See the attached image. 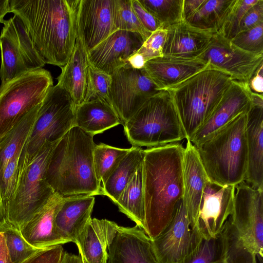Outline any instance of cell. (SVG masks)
Here are the masks:
<instances>
[{
	"label": "cell",
	"mask_w": 263,
	"mask_h": 263,
	"mask_svg": "<svg viewBox=\"0 0 263 263\" xmlns=\"http://www.w3.org/2000/svg\"><path fill=\"white\" fill-rule=\"evenodd\" d=\"M121 124L113 108L99 99L76 106L74 126L93 136Z\"/></svg>",
	"instance_id": "obj_28"
},
{
	"label": "cell",
	"mask_w": 263,
	"mask_h": 263,
	"mask_svg": "<svg viewBox=\"0 0 263 263\" xmlns=\"http://www.w3.org/2000/svg\"><path fill=\"white\" fill-rule=\"evenodd\" d=\"M61 263H82V261L79 255L64 251Z\"/></svg>",
	"instance_id": "obj_50"
},
{
	"label": "cell",
	"mask_w": 263,
	"mask_h": 263,
	"mask_svg": "<svg viewBox=\"0 0 263 263\" xmlns=\"http://www.w3.org/2000/svg\"><path fill=\"white\" fill-rule=\"evenodd\" d=\"M205 0H183L182 18L185 21L190 18L199 9Z\"/></svg>",
	"instance_id": "obj_47"
},
{
	"label": "cell",
	"mask_w": 263,
	"mask_h": 263,
	"mask_svg": "<svg viewBox=\"0 0 263 263\" xmlns=\"http://www.w3.org/2000/svg\"><path fill=\"white\" fill-rule=\"evenodd\" d=\"M113 4L114 0H80L77 35L87 52L116 31Z\"/></svg>",
	"instance_id": "obj_15"
},
{
	"label": "cell",
	"mask_w": 263,
	"mask_h": 263,
	"mask_svg": "<svg viewBox=\"0 0 263 263\" xmlns=\"http://www.w3.org/2000/svg\"><path fill=\"white\" fill-rule=\"evenodd\" d=\"M108 252L107 263H160L152 239L137 226H119Z\"/></svg>",
	"instance_id": "obj_19"
},
{
	"label": "cell",
	"mask_w": 263,
	"mask_h": 263,
	"mask_svg": "<svg viewBox=\"0 0 263 263\" xmlns=\"http://www.w3.org/2000/svg\"><path fill=\"white\" fill-rule=\"evenodd\" d=\"M246 112L194 146L211 183L234 186L245 181L248 167Z\"/></svg>",
	"instance_id": "obj_4"
},
{
	"label": "cell",
	"mask_w": 263,
	"mask_h": 263,
	"mask_svg": "<svg viewBox=\"0 0 263 263\" xmlns=\"http://www.w3.org/2000/svg\"><path fill=\"white\" fill-rule=\"evenodd\" d=\"M119 227L114 221L91 218L75 242L82 263H107L108 248Z\"/></svg>",
	"instance_id": "obj_24"
},
{
	"label": "cell",
	"mask_w": 263,
	"mask_h": 263,
	"mask_svg": "<svg viewBox=\"0 0 263 263\" xmlns=\"http://www.w3.org/2000/svg\"><path fill=\"white\" fill-rule=\"evenodd\" d=\"M123 127L133 146L151 148L186 139L171 96L166 89L148 99Z\"/></svg>",
	"instance_id": "obj_6"
},
{
	"label": "cell",
	"mask_w": 263,
	"mask_h": 263,
	"mask_svg": "<svg viewBox=\"0 0 263 263\" xmlns=\"http://www.w3.org/2000/svg\"><path fill=\"white\" fill-rule=\"evenodd\" d=\"M6 219L5 210L4 204L0 194V223H2Z\"/></svg>",
	"instance_id": "obj_51"
},
{
	"label": "cell",
	"mask_w": 263,
	"mask_h": 263,
	"mask_svg": "<svg viewBox=\"0 0 263 263\" xmlns=\"http://www.w3.org/2000/svg\"><path fill=\"white\" fill-rule=\"evenodd\" d=\"M236 0H205L195 13L186 22L214 34L220 33Z\"/></svg>",
	"instance_id": "obj_32"
},
{
	"label": "cell",
	"mask_w": 263,
	"mask_h": 263,
	"mask_svg": "<svg viewBox=\"0 0 263 263\" xmlns=\"http://www.w3.org/2000/svg\"><path fill=\"white\" fill-rule=\"evenodd\" d=\"M93 137L74 126L57 143L46 173L55 193L62 197L101 195L93 167Z\"/></svg>",
	"instance_id": "obj_3"
},
{
	"label": "cell",
	"mask_w": 263,
	"mask_h": 263,
	"mask_svg": "<svg viewBox=\"0 0 263 263\" xmlns=\"http://www.w3.org/2000/svg\"><path fill=\"white\" fill-rule=\"evenodd\" d=\"M0 232L4 235L13 263H22L36 252L45 249L35 247L29 243L22 236L20 230L6 219L0 223Z\"/></svg>",
	"instance_id": "obj_35"
},
{
	"label": "cell",
	"mask_w": 263,
	"mask_h": 263,
	"mask_svg": "<svg viewBox=\"0 0 263 263\" xmlns=\"http://www.w3.org/2000/svg\"><path fill=\"white\" fill-rule=\"evenodd\" d=\"M198 58L229 74L233 81L248 83L263 64V54L248 52L219 34H214L208 48Z\"/></svg>",
	"instance_id": "obj_14"
},
{
	"label": "cell",
	"mask_w": 263,
	"mask_h": 263,
	"mask_svg": "<svg viewBox=\"0 0 263 263\" xmlns=\"http://www.w3.org/2000/svg\"><path fill=\"white\" fill-rule=\"evenodd\" d=\"M228 223L216 237L202 238L193 252L180 263H228Z\"/></svg>",
	"instance_id": "obj_33"
},
{
	"label": "cell",
	"mask_w": 263,
	"mask_h": 263,
	"mask_svg": "<svg viewBox=\"0 0 263 263\" xmlns=\"http://www.w3.org/2000/svg\"><path fill=\"white\" fill-rule=\"evenodd\" d=\"M0 263H13L9 254L5 238L0 232Z\"/></svg>",
	"instance_id": "obj_48"
},
{
	"label": "cell",
	"mask_w": 263,
	"mask_h": 263,
	"mask_svg": "<svg viewBox=\"0 0 263 263\" xmlns=\"http://www.w3.org/2000/svg\"><path fill=\"white\" fill-rule=\"evenodd\" d=\"M76 108L65 90L57 84L51 87L41 104L32 131L21 151L18 177L45 144L59 141L74 126Z\"/></svg>",
	"instance_id": "obj_7"
},
{
	"label": "cell",
	"mask_w": 263,
	"mask_h": 263,
	"mask_svg": "<svg viewBox=\"0 0 263 263\" xmlns=\"http://www.w3.org/2000/svg\"><path fill=\"white\" fill-rule=\"evenodd\" d=\"M129 151V148H120L102 143L95 144L93 151V167L101 189Z\"/></svg>",
	"instance_id": "obj_34"
},
{
	"label": "cell",
	"mask_w": 263,
	"mask_h": 263,
	"mask_svg": "<svg viewBox=\"0 0 263 263\" xmlns=\"http://www.w3.org/2000/svg\"><path fill=\"white\" fill-rule=\"evenodd\" d=\"M144 41L140 34L118 30L87 52L89 63L108 74L127 64Z\"/></svg>",
	"instance_id": "obj_18"
},
{
	"label": "cell",
	"mask_w": 263,
	"mask_h": 263,
	"mask_svg": "<svg viewBox=\"0 0 263 263\" xmlns=\"http://www.w3.org/2000/svg\"><path fill=\"white\" fill-rule=\"evenodd\" d=\"M64 253L62 245L41 250L22 263H61Z\"/></svg>",
	"instance_id": "obj_43"
},
{
	"label": "cell",
	"mask_w": 263,
	"mask_h": 263,
	"mask_svg": "<svg viewBox=\"0 0 263 263\" xmlns=\"http://www.w3.org/2000/svg\"><path fill=\"white\" fill-rule=\"evenodd\" d=\"M249 87L253 92L263 93V64L258 68L248 83Z\"/></svg>",
	"instance_id": "obj_46"
},
{
	"label": "cell",
	"mask_w": 263,
	"mask_h": 263,
	"mask_svg": "<svg viewBox=\"0 0 263 263\" xmlns=\"http://www.w3.org/2000/svg\"><path fill=\"white\" fill-rule=\"evenodd\" d=\"M0 35L1 83L45 65L29 36L20 17L14 14L5 20Z\"/></svg>",
	"instance_id": "obj_11"
},
{
	"label": "cell",
	"mask_w": 263,
	"mask_h": 263,
	"mask_svg": "<svg viewBox=\"0 0 263 263\" xmlns=\"http://www.w3.org/2000/svg\"><path fill=\"white\" fill-rule=\"evenodd\" d=\"M63 197L54 193L20 229L25 240L31 245L47 249L66 243L58 233L55 217Z\"/></svg>",
	"instance_id": "obj_21"
},
{
	"label": "cell",
	"mask_w": 263,
	"mask_h": 263,
	"mask_svg": "<svg viewBox=\"0 0 263 263\" xmlns=\"http://www.w3.org/2000/svg\"><path fill=\"white\" fill-rule=\"evenodd\" d=\"M167 30L163 56L198 58L210 45L213 35L184 20L165 28Z\"/></svg>",
	"instance_id": "obj_23"
},
{
	"label": "cell",
	"mask_w": 263,
	"mask_h": 263,
	"mask_svg": "<svg viewBox=\"0 0 263 263\" xmlns=\"http://www.w3.org/2000/svg\"><path fill=\"white\" fill-rule=\"evenodd\" d=\"M184 148L177 142L144 149V231L151 239L167 226L183 199Z\"/></svg>",
	"instance_id": "obj_2"
},
{
	"label": "cell",
	"mask_w": 263,
	"mask_h": 263,
	"mask_svg": "<svg viewBox=\"0 0 263 263\" xmlns=\"http://www.w3.org/2000/svg\"><path fill=\"white\" fill-rule=\"evenodd\" d=\"M207 63L199 58L163 56L147 61L144 69L160 90L176 86L200 71Z\"/></svg>",
	"instance_id": "obj_22"
},
{
	"label": "cell",
	"mask_w": 263,
	"mask_h": 263,
	"mask_svg": "<svg viewBox=\"0 0 263 263\" xmlns=\"http://www.w3.org/2000/svg\"><path fill=\"white\" fill-rule=\"evenodd\" d=\"M94 196L63 197L55 217L57 231L66 243H75L77 238L91 219Z\"/></svg>",
	"instance_id": "obj_25"
},
{
	"label": "cell",
	"mask_w": 263,
	"mask_h": 263,
	"mask_svg": "<svg viewBox=\"0 0 263 263\" xmlns=\"http://www.w3.org/2000/svg\"><path fill=\"white\" fill-rule=\"evenodd\" d=\"M115 204L120 211L144 230L145 206L143 163L138 167Z\"/></svg>",
	"instance_id": "obj_31"
},
{
	"label": "cell",
	"mask_w": 263,
	"mask_h": 263,
	"mask_svg": "<svg viewBox=\"0 0 263 263\" xmlns=\"http://www.w3.org/2000/svg\"><path fill=\"white\" fill-rule=\"evenodd\" d=\"M231 76L208 64L200 71L166 90L169 92L186 140L205 122L232 83Z\"/></svg>",
	"instance_id": "obj_5"
},
{
	"label": "cell",
	"mask_w": 263,
	"mask_h": 263,
	"mask_svg": "<svg viewBox=\"0 0 263 263\" xmlns=\"http://www.w3.org/2000/svg\"><path fill=\"white\" fill-rule=\"evenodd\" d=\"M53 86L50 72L44 68L26 72L1 83L0 138L41 104Z\"/></svg>",
	"instance_id": "obj_9"
},
{
	"label": "cell",
	"mask_w": 263,
	"mask_h": 263,
	"mask_svg": "<svg viewBox=\"0 0 263 263\" xmlns=\"http://www.w3.org/2000/svg\"><path fill=\"white\" fill-rule=\"evenodd\" d=\"M166 33L164 28L152 32L137 52L128 59L127 64L134 68L142 69L147 61L163 57Z\"/></svg>",
	"instance_id": "obj_37"
},
{
	"label": "cell",
	"mask_w": 263,
	"mask_h": 263,
	"mask_svg": "<svg viewBox=\"0 0 263 263\" xmlns=\"http://www.w3.org/2000/svg\"><path fill=\"white\" fill-rule=\"evenodd\" d=\"M21 153L17 154L9 161L3 174L0 192L4 206L10 199L16 186Z\"/></svg>",
	"instance_id": "obj_42"
},
{
	"label": "cell",
	"mask_w": 263,
	"mask_h": 263,
	"mask_svg": "<svg viewBox=\"0 0 263 263\" xmlns=\"http://www.w3.org/2000/svg\"><path fill=\"white\" fill-rule=\"evenodd\" d=\"M162 25L163 28L183 20V0H138Z\"/></svg>",
	"instance_id": "obj_36"
},
{
	"label": "cell",
	"mask_w": 263,
	"mask_h": 263,
	"mask_svg": "<svg viewBox=\"0 0 263 263\" xmlns=\"http://www.w3.org/2000/svg\"><path fill=\"white\" fill-rule=\"evenodd\" d=\"M261 23H263V0H259L246 13L240 23L239 32L250 29Z\"/></svg>",
	"instance_id": "obj_45"
},
{
	"label": "cell",
	"mask_w": 263,
	"mask_h": 263,
	"mask_svg": "<svg viewBox=\"0 0 263 263\" xmlns=\"http://www.w3.org/2000/svg\"><path fill=\"white\" fill-rule=\"evenodd\" d=\"M111 82L110 74L94 67L89 63L87 70L86 92L84 102L99 99L111 106L110 99Z\"/></svg>",
	"instance_id": "obj_39"
},
{
	"label": "cell",
	"mask_w": 263,
	"mask_h": 263,
	"mask_svg": "<svg viewBox=\"0 0 263 263\" xmlns=\"http://www.w3.org/2000/svg\"><path fill=\"white\" fill-rule=\"evenodd\" d=\"M80 0H10V12L23 22L44 63L63 67L77 38Z\"/></svg>",
	"instance_id": "obj_1"
},
{
	"label": "cell",
	"mask_w": 263,
	"mask_h": 263,
	"mask_svg": "<svg viewBox=\"0 0 263 263\" xmlns=\"http://www.w3.org/2000/svg\"><path fill=\"white\" fill-rule=\"evenodd\" d=\"M231 41L236 47L248 52L263 54V23L238 32Z\"/></svg>",
	"instance_id": "obj_41"
},
{
	"label": "cell",
	"mask_w": 263,
	"mask_h": 263,
	"mask_svg": "<svg viewBox=\"0 0 263 263\" xmlns=\"http://www.w3.org/2000/svg\"><path fill=\"white\" fill-rule=\"evenodd\" d=\"M202 239L200 233L191 226L182 199L171 221L152 241L160 263H180Z\"/></svg>",
	"instance_id": "obj_13"
},
{
	"label": "cell",
	"mask_w": 263,
	"mask_h": 263,
	"mask_svg": "<svg viewBox=\"0 0 263 263\" xmlns=\"http://www.w3.org/2000/svg\"><path fill=\"white\" fill-rule=\"evenodd\" d=\"M233 208L229 218L230 232L236 243L262 261L263 190L245 181L235 186Z\"/></svg>",
	"instance_id": "obj_10"
},
{
	"label": "cell",
	"mask_w": 263,
	"mask_h": 263,
	"mask_svg": "<svg viewBox=\"0 0 263 263\" xmlns=\"http://www.w3.org/2000/svg\"><path fill=\"white\" fill-rule=\"evenodd\" d=\"M235 188L218 186L210 181L202 195L197 218V228L202 238L216 237L232 214Z\"/></svg>",
	"instance_id": "obj_16"
},
{
	"label": "cell",
	"mask_w": 263,
	"mask_h": 263,
	"mask_svg": "<svg viewBox=\"0 0 263 263\" xmlns=\"http://www.w3.org/2000/svg\"><path fill=\"white\" fill-rule=\"evenodd\" d=\"M246 134L248 167L244 181L263 190V105L252 103L246 114Z\"/></svg>",
	"instance_id": "obj_26"
},
{
	"label": "cell",
	"mask_w": 263,
	"mask_h": 263,
	"mask_svg": "<svg viewBox=\"0 0 263 263\" xmlns=\"http://www.w3.org/2000/svg\"><path fill=\"white\" fill-rule=\"evenodd\" d=\"M10 12V0H0V23L4 22V17Z\"/></svg>",
	"instance_id": "obj_49"
},
{
	"label": "cell",
	"mask_w": 263,
	"mask_h": 263,
	"mask_svg": "<svg viewBox=\"0 0 263 263\" xmlns=\"http://www.w3.org/2000/svg\"><path fill=\"white\" fill-rule=\"evenodd\" d=\"M113 21L116 30L139 33L145 41L151 34L139 22L132 5V0H114Z\"/></svg>",
	"instance_id": "obj_38"
},
{
	"label": "cell",
	"mask_w": 263,
	"mask_h": 263,
	"mask_svg": "<svg viewBox=\"0 0 263 263\" xmlns=\"http://www.w3.org/2000/svg\"><path fill=\"white\" fill-rule=\"evenodd\" d=\"M252 91L248 83L233 81L213 112L195 133L190 141L196 146L223 127L251 106Z\"/></svg>",
	"instance_id": "obj_17"
},
{
	"label": "cell",
	"mask_w": 263,
	"mask_h": 263,
	"mask_svg": "<svg viewBox=\"0 0 263 263\" xmlns=\"http://www.w3.org/2000/svg\"><path fill=\"white\" fill-rule=\"evenodd\" d=\"M41 104L32 109L9 132L0 138V189L5 168L9 161L21 152L32 131Z\"/></svg>",
	"instance_id": "obj_29"
},
{
	"label": "cell",
	"mask_w": 263,
	"mask_h": 263,
	"mask_svg": "<svg viewBox=\"0 0 263 263\" xmlns=\"http://www.w3.org/2000/svg\"><path fill=\"white\" fill-rule=\"evenodd\" d=\"M259 0H236L219 34L231 40L239 31L240 24L247 11Z\"/></svg>",
	"instance_id": "obj_40"
},
{
	"label": "cell",
	"mask_w": 263,
	"mask_h": 263,
	"mask_svg": "<svg viewBox=\"0 0 263 263\" xmlns=\"http://www.w3.org/2000/svg\"><path fill=\"white\" fill-rule=\"evenodd\" d=\"M133 9L142 26L149 33L163 28L161 24L141 5L138 0H132Z\"/></svg>",
	"instance_id": "obj_44"
},
{
	"label": "cell",
	"mask_w": 263,
	"mask_h": 263,
	"mask_svg": "<svg viewBox=\"0 0 263 263\" xmlns=\"http://www.w3.org/2000/svg\"><path fill=\"white\" fill-rule=\"evenodd\" d=\"M59 142L45 144L19 176L15 191L5 206L6 219L20 230L54 193L47 182L51 154Z\"/></svg>",
	"instance_id": "obj_8"
},
{
	"label": "cell",
	"mask_w": 263,
	"mask_h": 263,
	"mask_svg": "<svg viewBox=\"0 0 263 263\" xmlns=\"http://www.w3.org/2000/svg\"><path fill=\"white\" fill-rule=\"evenodd\" d=\"M182 177L183 200L191 226L193 230L199 232L198 215L204 188L210 181L196 147L188 140L184 148Z\"/></svg>",
	"instance_id": "obj_20"
},
{
	"label": "cell",
	"mask_w": 263,
	"mask_h": 263,
	"mask_svg": "<svg viewBox=\"0 0 263 263\" xmlns=\"http://www.w3.org/2000/svg\"><path fill=\"white\" fill-rule=\"evenodd\" d=\"M110 76L111 104L123 126L148 99L161 90L143 68L136 69L126 64Z\"/></svg>",
	"instance_id": "obj_12"
},
{
	"label": "cell",
	"mask_w": 263,
	"mask_h": 263,
	"mask_svg": "<svg viewBox=\"0 0 263 263\" xmlns=\"http://www.w3.org/2000/svg\"><path fill=\"white\" fill-rule=\"evenodd\" d=\"M144 149L132 146L123 157L101 187V195L108 197L115 203L138 167L143 163Z\"/></svg>",
	"instance_id": "obj_30"
},
{
	"label": "cell",
	"mask_w": 263,
	"mask_h": 263,
	"mask_svg": "<svg viewBox=\"0 0 263 263\" xmlns=\"http://www.w3.org/2000/svg\"><path fill=\"white\" fill-rule=\"evenodd\" d=\"M89 64L87 52L77 37L71 55L57 78V85L68 92L76 106L85 100Z\"/></svg>",
	"instance_id": "obj_27"
}]
</instances>
